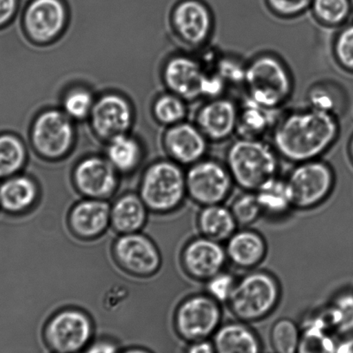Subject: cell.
<instances>
[{
    "instance_id": "d6986e66",
    "label": "cell",
    "mask_w": 353,
    "mask_h": 353,
    "mask_svg": "<svg viewBox=\"0 0 353 353\" xmlns=\"http://www.w3.org/2000/svg\"><path fill=\"white\" fill-rule=\"evenodd\" d=\"M165 146L176 162L191 166L205 159L209 140L196 125L181 122L167 132Z\"/></svg>"
},
{
    "instance_id": "7dc6e473",
    "label": "cell",
    "mask_w": 353,
    "mask_h": 353,
    "mask_svg": "<svg viewBox=\"0 0 353 353\" xmlns=\"http://www.w3.org/2000/svg\"><path fill=\"white\" fill-rule=\"evenodd\" d=\"M348 154L350 157V159H351L352 163L353 164V136L351 139H350L349 145H348Z\"/></svg>"
},
{
    "instance_id": "3957f363",
    "label": "cell",
    "mask_w": 353,
    "mask_h": 353,
    "mask_svg": "<svg viewBox=\"0 0 353 353\" xmlns=\"http://www.w3.org/2000/svg\"><path fill=\"white\" fill-rule=\"evenodd\" d=\"M243 87L252 101L265 108L281 109L292 95L294 81L280 57L263 53L246 63Z\"/></svg>"
},
{
    "instance_id": "d590c367",
    "label": "cell",
    "mask_w": 353,
    "mask_h": 353,
    "mask_svg": "<svg viewBox=\"0 0 353 353\" xmlns=\"http://www.w3.org/2000/svg\"><path fill=\"white\" fill-rule=\"evenodd\" d=\"M154 112L161 123L174 125L183 122L187 115V106L179 96L166 94L157 99Z\"/></svg>"
},
{
    "instance_id": "7c38bea8",
    "label": "cell",
    "mask_w": 353,
    "mask_h": 353,
    "mask_svg": "<svg viewBox=\"0 0 353 353\" xmlns=\"http://www.w3.org/2000/svg\"><path fill=\"white\" fill-rule=\"evenodd\" d=\"M113 253L119 265L135 275H152L161 265L159 249L142 232L119 235L113 245Z\"/></svg>"
},
{
    "instance_id": "8fae6325",
    "label": "cell",
    "mask_w": 353,
    "mask_h": 353,
    "mask_svg": "<svg viewBox=\"0 0 353 353\" xmlns=\"http://www.w3.org/2000/svg\"><path fill=\"white\" fill-rule=\"evenodd\" d=\"M181 259L184 272L190 279L205 283L223 272L228 261L222 243L201 235L185 244Z\"/></svg>"
},
{
    "instance_id": "83f0119b",
    "label": "cell",
    "mask_w": 353,
    "mask_h": 353,
    "mask_svg": "<svg viewBox=\"0 0 353 353\" xmlns=\"http://www.w3.org/2000/svg\"><path fill=\"white\" fill-rule=\"evenodd\" d=\"M263 214L272 219L283 218L294 205L286 179L279 176L267 181L255 192Z\"/></svg>"
},
{
    "instance_id": "484cf974",
    "label": "cell",
    "mask_w": 353,
    "mask_h": 353,
    "mask_svg": "<svg viewBox=\"0 0 353 353\" xmlns=\"http://www.w3.org/2000/svg\"><path fill=\"white\" fill-rule=\"evenodd\" d=\"M196 226L201 236L219 243L228 241L239 228L231 209L223 204L201 207Z\"/></svg>"
},
{
    "instance_id": "277c9868",
    "label": "cell",
    "mask_w": 353,
    "mask_h": 353,
    "mask_svg": "<svg viewBox=\"0 0 353 353\" xmlns=\"http://www.w3.org/2000/svg\"><path fill=\"white\" fill-rule=\"evenodd\" d=\"M281 296L279 281L273 274L252 270L237 280L228 306L238 321L255 323L276 310Z\"/></svg>"
},
{
    "instance_id": "c3c4849f",
    "label": "cell",
    "mask_w": 353,
    "mask_h": 353,
    "mask_svg": "<svg viewBox=\"0 0 353 353\" xmlns=\"http://www.w3.org/2000/svg\"><path fill=\"white\" fill-rule=\"evenodd\" d=\"M352 15H353V8H352Z\"/></svg>"
},
{
    "instance_id": "bcb514c9",
    "label": "cell",
    "mask_w": 353,
    "mask_h": 353,
    "mask_svg": "<svg viewBox=\"0 0 353 353\" xmlns=\"http://www.w3.org/2000/svg\"><path fill=\"white\" fill-rule=\"evenodd\" d=\"M119 353H155L148 348L143 347V346H129L122 349Z\"/></svg>"
},
{
    "instance_id": "60d3db41",
    "label": "cell",
    "mask_w": 353,
    "mask_h": 353,
    "mask_svg": "<svg viewBox=\"0 0 353 353\" xmlns=\"http://www.w3.org/2000/svg\"><path fill=\"white\" fill-rule=\"evenodd\" d=\"M313 0H266L268 8L280 18L290 19L303 14L310 9Z\"/></svg>"
},
{
    "instance_id": "ffe728a7",
    "label": "cell",
    "mask_w": 353,
    "mask_h": 353,
    "mask_svg": "<svg viewBox=\"0 0 353 353\" xmlns=\"http://www.w3.org/2000/svg\"><path fill=\"white\" fill-rule=\"evenodd\" d=\"M226 256L236 268L252 270L265 259L268 246L265 237L249 228L237 230L226 241Z\"/></svg>"
},
{
    "instance_id": "ee69618b",
    "label": "cell",
    "mask_w": 353,
    "mask_h": 353,
    "mask_svg": "<svg viewBox=\"0 0 353 353\" xmlns=\"http://www.w3.org/2000/svg\"><path fill=\"white\" fill-rule=\"evenodd\" d=\"M184 353H216L214 344L210 339L188 343Z\"/></svg>"
},
{
    "instance_id": "74e56055",
    "label": "cell",
    "mask_w": 353,
    "mask_h": 353,
    "mask_svg": "<svg viewBox=\"0 0 353 353\" xmlns=\"http://www.w3.org/2000/svg\"><path fill=\"white\" fill-rule=\"evenodd\" d=\"M237 280L232 274L223 270L205 282V293L219 303L228 304Z\"/></svg>"
},
{
    "instance_id": "4dcf8cb0",
    "label": "cell",
    "mask_w": 353,
    "mask_h": 353,
    "mask_svg": "<svg viewBox=\"0 0 353 353\" xmlns=\"http://www.w3.org/2000/svg\"><path fill=\"white\" fill-rule=\"evenodd\" d=\"M108 161L115 169L129 172L140 159V147L135 139L125 134L114 137L108 149Z\"/></svg>"
},
{
    "instance_id": "ac0fdd59",
    "label": "cell",
    "mask_w": 353,
    "mask_h": 353,
    "mask_svg": "<svg viewBox=\"0 0 353 353\" xmlns=\"http://www.w3.org/2000/svg\"><path fill=\"white\" fill-rule=\"evenodd\" d=\"M92 128L99 136L112 139L131 128L132 111L125 99L116 94L103 96L90 113Z\"/></svg>"
},
{
    "instance_id": "d6a6232c",
    "label": "cell",
    "mask_w": 353,
    "mask_h": 353,
    "mask_svg": "<svg viewBox=\"0 0 353 353\" xmlns=\"http://www.w3.org/2000/svg\"><path fill=\"white\" fill-rule=\"evenodd\" d=\"M310 9L317 21L328 27L344 26L352 13L350 0H313Z\"/></svg>"
},
{
    "instance_id": "e575fe53",
    "label": "cell",
    "mask_w": 353,
    "mask_h": 353,
    "mask_svg": "<svg viewBox=\"0 0 353 353\" xmlns=\"http://www.w3.org/2000/svg\"><path fill=\"white\" fill-rule=\"evenodd\" d=\"M239 228H249L263 216L255 192L244 191L230 207Z\"/></svg>"
},
{
    "instance_id": "8d00e7d4",
    "label": "cell",
    "mask_w": 353,
    "mask_h": 353,
    "mask_svg": "<svg viewBox=\"0 0 353 353\" xmlns=\"http://www.w3.org/2000/svg\"><path fill=\"white\" fill-rule=\"evenodd\" d=\"M332 50L339 67L353 73V23L339 30L335 37Z\"/></svg>"
},
{
    "instance_id": "836d02e7",
    "label": "cell",
    "mask_w": 353,
    "mask_h": 353,
    "mask_svg": "<svg viewBox=\"0 0 353 353\" xmlns=\"http://www.w3.org/2000/svg\"><path fill=\"white\" fill-rule=\"evenodd\" d=\"M301 339V327L289 318H281L272 325L270 345L275 353H296Z\"/></svg>"
},
{
    "instance_id": "d4e9b609",
    "label": "cell",
    "mask_w": 353,
    "mask_h": 353,
    "mask_svg": "<svg viewBox=\"0 0 353 353\" xmlns=\"http://www.w3.org/2000/svg\"><path fill=\"white\" fill-rule=\"evenodd\" d=\"M337 336L329 327L321 310L305 318L296 353H337Z\"/></svg>"
},
{
    "instance_id": "1f68e13d",
    "label": "cell",
    "mask_w": 353,
    "mask_h": 353,
    "mask_svg": "<svg viewBox=\"0 0 353 353\" xmlns=\"http://www.w3.org/2000/svg\"><path fill=\"white\" fill-rule=\"evenodd\" d=\"M308 108L338 116L345 105V97L339 88L332 83H317L307 92Z\"/></svg>"
},
{
    "instance_id": "7bdbcfd3",
    "label": "cell",
    "mask_w": 353,
    "mask_h": 353,
    "mask_svg": "<svg viewBox=\"0 0 353 353\" xmlns=\"http://www.w3.org/2000/svg\"><path fill=\"white\" fill-rule=\"evenodd\" d=\"M18 9V0H0V28L11 22Z\"/></svg>"
},
{
    "instance_id": "f1b7e54d",
    "label": "cell",
    "mask_w": 353,
    "mask_h": 353,
    "mask_svg": "<svg viewBox=\"0 0 353 353\" xmlns=\"http://www.w3.org/2000/svg\"><path fill=\"white\" fill-rule=\"evenodd\" d=\"M325 320L336 336L353 335V291H342L321 308Z\"/></svg>"
},
{
    "instance_id": "ba28073f",
    "label": "cell",
    "mask_w": 353,
    "mask_h": 353,
    "mask_svg": "<svg viewBox=\"0 0 353 353\" xmlns=\"http://www.w3.org/2000/svg\"><path fill=\"white\" fill-rule=\"evenodd\" d=\"M186 186L188 200L205 207L224 203L235 184L225 163L205 157L190 166Z\"/></svg>"
},
{
    "instance_id": "30bf717a",
    "label": "cell",
    "mask_w": 353,
    "mask_h": 353,
    "mask_svg": "<svg viewBox=\"0 0 353 353\" xmlns=\"http://www.w3.org/2000/svg\"><path fill=\"white\" fill-rule=\"evenodd\" d=\"M74 128L68 117L57 110H50L37 117L34 123L32 140L41 155L57 159L70 149Z\"/></svg>"
},
{
    "instance_id": "f6af8a7d",
    "label": "cell",
    "mask_w": 353,
    "mask_h": 353,
    "mask_svg": "<svg viewBox=\"0 0 353 353\" xmlns=\"http://www.w3.org/2000/svg\"><path fill=\"white\" fill-rule=\"evenodd\" d=\"M337 353H353V335L339 341Z\"/></svg>"
},
{
    "instance_id": "7402d4cb",
    "label": "cell",
    "mask_w": 353,
    "mask_h": 353,
    "mask_svg": "<svg viewBox=\"0 0 353 353\" xmlns=\"http://www.w3.org/2000/svg\"><path fill=\"white\" fill-rule=\"evenodd\" d=\"M216 353H262L261 339L248 323L241 321L221 324L212 338Z\"/></svg>"
},
{
    "instance_id": "e0dca14e",
    "label": "cell",
    "mask_w": 353,
    "mask_h": 353,
    "mask_svg": "<svg viewBox=\"0 0 353 353\" xmlns=\"http://www.w3.org/2000/svg\"><path fill=\"white\" fill-rule=\"evenodd\" d=\"M208 71L202 61L193 57H174L166 64L164 81L174 94L184 101H195L202 98Z\"/></svg>"
},
{
    "instance_id": "b9f144b4",
    "label": "cell",
    "mask_w": 353,
    "mask_h": 353,
    "mask_svg": "<svg viewBox=\"0 0 353 353\" xmlns=\"http://www.w3.org/2000/svg\"><path fill=\"white\" fill-rule=\"evenodd\" d=\"M121 351L118 343L111 339H96L81 353H119Z\"/></svg>"
},
{
    "instance_id": "f546056e",
    "label": "cell",
    "mask_w": 353,
    "mask_h": 353,
    "mask_svg": "<svg viewBox=\"0 0 353 353\" xmlns=\"http://www.w3.org/2000/svg\"><path fill=\"white\" fill-rule=\"evenodd\" d=\"M26 150L18 137L0 134V181L16 176L25 165Z\"/></svg>"
},
{
    "instance_id": "7a4b0ae2",
    "label": "cell",
    "mask_w": 353,
    "mask_h": 353,
    "mask_svg": "<svg viewBox=\"0 0 353 353\" xmlns=\"http://www.w3.org/2000/svg\"><path fill=\"white\" fill-rule=\"evenodd\" d=\"M279 159L273 145L263 139L239 137L230 143L225 163L236 186L243 191L256 192L279 176Z\"/></svg>"
},
{
    "instance_id": "cb8c5ba5",
    "label": "cell",
    "mask_w": 353,
    "mask_h": 353,
    "mask_svg": "<svg viewBox=\"0 0 353 353\" xmlns=\"http://www.w3.org/2000/svg\"><path fill=\"white\" fill-rule=\"evenodd\" d=\"M39 195L35 180L26 176H14L0 181V212L16 215L28 210Z\"/></svg>"
},
{
    "instance_id": "5bb4252c",
    "label": "cell",
    "mask_w": 353,
    "mask_h": 353,
    "mask_svg": "<svg viewBox=\"0 0 353 353\" xmlns=\"http://www.w3.org/2000/svg\"><path fill=\"white\" fill-rule=\"evenodd\" d=\"M173 25L184 43L201 47L210 39L214 21L210 9L201 0H183L174 9Z\"/></svg>"
},
{
    "instance_id": "9c48e42d",
    "label": "cell",
    "mask_w": 353,
    "mask_h": 353,
    "mask_svg": "<svg viewBox=\"0 0 353 353\" xmlns=\"http://www.w3.org/2000/svg\"><path fill=\"white\" fill-rule=\"evenodd\" d=\"M94 338L90 318L83 311L68 308L54 314L43 331V344L50 353H81Z\"/></svg>"
},
{
    "instance_id": "52a82bcc",
    "label": "cell",
    "mask_w": 353,
    "mask_h": 353,
    "mask_svg": "<svg viewBox=\"0 0 353 353\" xmlns=\"http://www.w3.org/2000/svg\"><path fill=\"white\" fill-rule=\"evenodd\" d=\"M221 304L207 293L185 297L177 307L174 327L181 341L192 343L210 339L221 325Z\"/></svg>"
},
{
    "instance_id": "5b68a950",
    "label": "cell",
    "mask_w": 353,
    "mask_h": 353,
    "mask_svg": "<svg viewBox=\"0 0 353 353\" xmlns=\"http://www.w3.org/2000/svg\"><path fill=\"white\" fill-rule=\"evenodd\" d=\"M140 197L150 211L176 210L188 199L186 174L169 161L153 164L143 174Z\"/></svg>"
},
{
    "instance_id": "44dd1931",
    "label": "cell",
    "mask_w": 353,
    "mask_h": 353,
    "mask_svg": "<svg viewBox=\"0 0 353 353\" xmlns=\"http://www.w3.org/2000/svg\"><path fill=\"white\" fill-rule=\"evenodd\" d=\"M111 211L108 201L81 200L77 202L70 214L72 231L83 239L98 237L109 228Z\"/></svg>"
},
{
    "instance_id": "4316f807",
    "label": "cell",
    "mask_w": 353,
    "mask_h": 353,
    "mask_svg": "<svg viewBox=\"0 0 353 353\" xmlns=\"http://www.w3.org/2000/svg\"><path fill=\"white\" fill-rule=\"evenodd\" d=\"M146 208L142 199L133 192L119 195L112 208V228L123 234L142 230L148 214Z\"/></svg>"
},
{
    "instance_id": "f35d334b",
    "label": "cell",
    "mask_w": 353,
    "mask_h": 353,
    "mask_svg": "<svg viewBox=\"0 0 353 353\" xmlns=\"http://www.w3.org/2000/svg\"><path fill=\"white\" fill-rule=\"evenodd\" d=\"M90 92L84 89H75L64 99V109L71 118L81 119L90 114L94 108Z\"/></svg>"
},
{
    "instance_id": "6da1fadb",
    "label": "cell",
    "mask_w": 353,
    "mask_h": 353,
    "mask_svg": "<svg viewBox=\"0 0 353 353\" xmlns=\"http://www.w3.org/2000/svg\"><path fill=\"white\" fill-rule=\"evenodd\" d=\"M272 132V145L280 157L300 163L320 159L337 141L338 116L307 108L281 116Z\"/></svg>"
},
{
    "instance_id": "2e32d148",
    "label": "cell",
    "mask_w": 353,
    "mask_h": 353,
    "mask_svg": "<svg viewBox=\"0 0 353 353\" xmlns=\"http://www.w3.org/2000/svg\"><path fill=\"white\" fill-rule=\"evenodd\" d=\"M112 164L99 157L82 160L74 168L75 187L83 197L108 199L115 194L118 178Z\"/></svg>"
},
{
    "instance_id": "603a6c76",
    "label": "cell",
    "mask_w": 353,
    "mask_h": 353,
    "mask_svg": "<svg viewBox=\"0 0 353 353\" xmlns=\"http://www.w3.org/2000/svg\"><path fill=\"white\" fill-rule=\"evenodd\" d=\"M280 109H272L258 104L248 97L239 105L237 133L241 138L263 139L272 132L281 117Z\"/></svg>"
},
{
    "instance_id": "9a60e30c",
    "label": "cell",
    "mask_w": 353,
    "mask_h": 353,
    "mask_svg": "<svg viewBox=\"0 0 353 353\" xmlns=\"http://www.w3.org/2000/svg\"><path fill=\"white\" fill-rule=\"evenodd\" d=\"M66 22V10L61 0H33L23 15V26L30 39L48 43L59 35Z\"/></svg>"
},
{
    "instance_id": "4fadbf2b",
    "label": "cell",
    "mask_w": 353,
    "mask_h": 353,
    "mask_svg": "<svg viewBox=\"0 0 353 353\" xmlns=\"http://www.w3.org/2000/svg\"><path fill=\"white\" fill-rule=\"evenodd\" d=\"M239 105L229 98L208 99L198 110L195 125L209 140L221 143L237 132Z\"/></svg>"
},
{
    "instance_id": "ab89813d",
    "label": "cell",
    "mask_w": 353,
    "mask_h": 353,
    "mask_svg": "<svg viewBox=\"0 0 353 353\" xmlns=\"http://www.w3.org/2000/svg\"><path fill=\"white\" fill-rule=\"evenodd\" d=\"M245 65L241 61L233 57H219L214 64V70L217 72L226 84H241L244 83Z\"/></svg>"
},
{
    "instance_id": "8992f818",
    "label": "cell",
    "mask_w": 353,
    "mask_h": 353,
    "mask_svg": "<svg viewBox=\"0 0 353 353\" xmlns=\"http://www.w3.org/2000/svg\"><path fill=\"white\" fill-rule=\"evenodd\" d=\"M294 209L312 210L327 201L334 192L336 176L321 159L296 163L286 178Z\"/></svg>"
}]
</instances>
